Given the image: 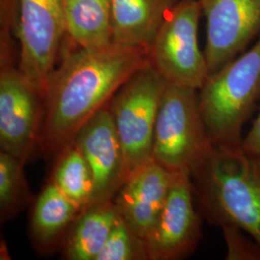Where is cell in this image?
<instances>
[{
    "mask_svg": "<svg viewBox=\"0 0 260 260\" xmlns=\"http://www.w3.org/2000/svg\"><path fill=\"white\" fill-rule=\"evenodd\" d=\"M202 14L200 0H179L150 46V64L168 82L200 90L209 75L199 47Z\"/></svg>",
    "mask_w": 260,
    "mask_h": 260,
    "instance_id": "52a82bcc",
    "label": "cell"
},
{
    "mask_svg": "<svg viewBox=\"0 0 260 260\" xmlns=\"http://www.w3.org/2000/svg\"><path fill=\"white\" fill-rule=\"evenodd\" d=\"M166 83L149 64L132 75L108 103L123 152L124 182L152 161L155 122Z\"/></svg>",
    "mask_w": 260,
    "mask_h": 260,
    "instance_id": "5b68a950",
    "label": "cell"
},
{
    "mask_svg": "<svg viewBox=\"0 0 260 260\" xmlns=\"http://www.w3.org/2000/svg\"><path fill=\"white\" fill-rule=\"evenodd\" d=\"M260 99V38L251 49L208 75L199 90L203 121L213 147L241 145L242 128Z\"/></svg>",
    "mask_w": 260,
    "mask_h": 260,
    "instance_id": "3957f363",
    "label": "cell"
},
{
    "mask_svg": "<svg viewBox=\"0 0 260 260\" xmlns=\"http://www.w3.org/2000/svg\"><path fill=\"white\" fill-rule=\"evenodd\" d=\"M22 162L12 154L0 152V209L1 215L7 217L19 205L24 187V174Z\"/></svg>",
    "mask_w": 260,
    "mask_h": 260,
    "instance_id": "d6986e66",
    "label": "cell"
},
{
    "mask_svg": "<svg viewBox=\"0 0 260 260\" xmlns=\"http://www.w3.org/2000/svg\"><path fill=\"white\" fill-rule=\"evenodd\" d=\"M73 143L86 158L93 175L91 205L113 200L124 183V161L108 104L84 124Z\"/></svg>",
    "mask_w": 260,
    "mask_h": 260,
    "instance_id": "8fae6325",
    "label": "cell"
},
{
    "mask_svg": "<svg viewBox=\"0 0 260 260\" xmlns=\"http://www.w3.org/2000/svg\"><path fill=\"white\" fill-rule=\"evenodd\" d=\"M179 0H111L113 42L150 47Z\"/></svg>",
    "mask_w": 260,
    "mask_h": 260,
    "instance_id": "4fadbf2b",
    "label": "cell"
},
{
    "mask_svg": "<svg viewBox=\"0 0 260 260\" xmlns=\"http://www.w3.org/2000/svg\"><path fill=\"white\" fill-rule=\"evenodd\" d=\"M44 100L11 63L1 61L0 146L1 150L26 164L40 144Z\"/></svg>",
    "mask_w": 260,
    "mask_h": 260,
    "instance_id": "ba28073f",
    "label": "cell"
},
{
    "mask_svg": "<svg viewBox=\"0 0 260 260\" xmlns=\"http://www.w3.org/2000/svg\"><path fill=\"white\" fill-rule=\"evenodd\" d=\"M201 224L191 175L177 173L166 204L145 239L149 259H181L192 253L201 238Z\"/></svg>",
    "mask_w": 260,
    "mask_h": 260,
    "instance_id": "9c48e42d",
    "label": "cell"
},
{
    "mask_svg": "<svg viewBox=\"0 0 260 260\" xmlns=\"http://www.w3.org/2000/svg\"><path fill=\"white\" fill-rule=\"evenodd\" d=\"M149 259L146 241L131 231L119 214L95 260Z\"/></svg>",
    "mask_w": 260,
    "mask_h": 260,
    "instance_id": "ac0fdd59",
    "label": "cell"
},
{
    "mask_svg": "<svg viewBox=\"0 0 260 260\" xmlns=\"http://www.w3.org/2000/svg\"><path fill=\"white\" fill-rule=\"evenodd\" d=\"M67 36L76 47L99 48L113 42L111 0H65Z\"/></svg>",
    "mask_w": 260,
    "mask_h": 260,
    "instance_id": "5bb4252c",
    "label": "cell"
},
{
    "mask_svg": "<svg viewBox=\"0 0 260 260\" xmlns=\"http://www.w3.org/2000/svg\"><path fill=\"white\" fill-rule=\"evenodd\" d=\"M52 182L81 210L92 203L93 179L90 166L75 143L59 155Z\"/></svg>",
    "mask_w": 260,
    "mask_h": 260,
    "instance_id": "e0dca14e",
    "label": "cell"
},
{
    "mask_svg": "<svg viewBox=\"0 0 260 260\" xmlns=\"http://www.w3.org/2000/svg\"><path fill=\"white\" fill-rule=\"evenodd\" d=\"M199 90L168 82L159 104L152 160L173 173H192L213 149L199 103Z\"/></svg>",
    "mask_w": 260,
    "mask_h": 260,
    "instance_id": "277c9868",
    "label": "cell"
},
{
    "mask_svg": "<svg viewBox=\"0 0 260 260\" xmlns=\"http://www.w3.org/2000/svg\"><path fill=\"white\" fill-rule=\"evenodd\" d=\"M65 0H17L19 69L43 100L67 32Z\"/></svg>",
    "mask_w": 260,
    "mask_h": 260,
    "instance_id": "8992f818",
    "label": "cell"
},
{
    "mask_svg": "<svg viewBox=\"0 0 260 260\" xmlns=\"http://www.w3.org/2000/svg\"><path fill=\"white\" fill-rule=\"evenodd\" d=\"M176 175L152 160L127 178L115 196L120 216L140 238L145 240L153 229Z\"/></svg>",
    "mask_w": 260,
    "mask_h": 260,
    "instance_id": "7c38bea8",
    "label": "cell"
},
{
    "mask_svg": "<svg viewBox=\"0 0 260 260\" xmlns=\"http://www.w3.org/2000/svg\"><path fill=\"white\" fill-rule=\"evenodd\" d=\"M149 51L112 42L99 48L76 47L63 56L44 99L40 145L47 156L59 155L121 86L150 64Z\"/></svg>",
    "mask_w": 260,
    "mask_h": 260,
    "instance_id": "6da1fadb",
    "label": "cell"
},
{
    "mask_svg": "<svg viewBox=\"0 0 260 260\" xmlns=\"http://www.w3.org/2000/svg\"><path fill=\"white\" fill-rule=\"evenodd\" d=\"M241 146L249 152L260 154V111L257 118L253 121L251 130L242 140Z\"/></svg>",
    "mask_w": 260,
    "mask_h": 260,
    "instance_id": "ffe728a7",
    "label": "cell"
},
{
    "mask_svg": "<svg viewBox=\"0 0 260 260\" xmlns=\"http://www.w3.org/2000/svg\"><path fill=\"white\" fill-rule=\"evenodd\" d=\"M82 210L51 181L39 196L33 209L31 228L38 241H53Z\"/></svg>",
    "mask_w": 260,
    "mask_h": 260,
    "instance_id": "2e32d148",
    "label": "cell"
},
{
    "mask_svg": "<svg viewBox=\"0 0 260 260\" xmlns=\"http://www.w3.org/2000/svg\"><path fill=\"white\" fill-rule=\"evenodd\" d=\"M207 21L205 56L209 75L246 49L260 33V0H200Z\"/></svg>",
    "mask_w": 260,
    "mask_h": 260,
    "instance_id": "30bf717a",
    "label": "cell"
},
{
    "mask_svg": "<svg viewBox=\"0 0 260 260\" xmlns=\"http://www.w3.org/2000/svg\"><path fill=\"white\" fill-rule=\"evenodd\" d=\"M191 178L208 221L224 232L243 231L260 251V154L241 145L213 147Z\"/></svg>",
    "mask_w": 260,
    "mask_h": 260,
    "instance_id": "7a4b0ae2",
    "label": "cell"
},
{
    "mask_svg": "<svg viewBox=\"0 0 260 260\" xmlns=\"http://www.w3.org/2000/svg\"><path fill=\"white\" fill-rule=\"evenodd\" d=\"M118 216L119 212L113 200L94 203L82 210L68 238L67 258L96 259Z\"/></svg>",
    "mask_w": 260,
    "mask_h": 260,
    "instance_id": "9a60e30c",
    "label": "cell"
}]
</instances>
